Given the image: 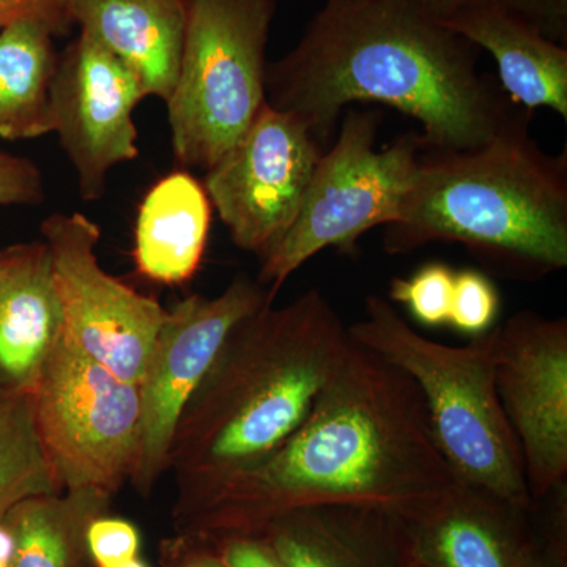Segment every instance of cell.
Instances as JSON below:
<instances>
[{
	"label": "cell",
	"mask_w": 567,
	"mask_h": 567,
	"mask_svg": "<svg viewBox=\"0 0 567 567\" xmlns=\"http://www.w3.org/2000/svg\"><path fill=\"white\" fill-rule=\"evenodd\" d=\"M456 483L415 382L349 334L290 439L174 516L178 532L208 539L260 535L278 517L324 505L371 507L406 522Z\"/></svg>",
	"instance_id": "cell-1"
},
{
	"label": "cell",
	"mask_w": 567,
	"mask_h": 567,
	"mask_svg": "<svg viewBox=\"0 0 567 567\" xmlns=\"http://www.w3.org/2000/svg\"><path fill=\"white\" fill-rule=\"evenodd\" d=\"M477 48L420 0H327L300 41L267 66V103L328 144L353 103L415 118L424 148L470 151L520 112L477 69Z\"/></svg>",
	"instance_id": "cell-2"
},
{
	"label": "cell",
	"mask_w": 567,
	"mask_h": 567,
	"mask_svg": "<svg viewBox=\"0 0 567 567\" xmlns=\"http://www.w3.org/2000/svg\"><path fill=\"white\" fill-rule=\"evenodd\" d=\"M349 330L320 290L246 316L186 402L171 447L175 513L270 456L305 423Z\"/></svg>",
	"instance_id": "cell-3"
},
{
	"label": "cell",
	"mask_w": 567,
	"mask_h": 567,
	"mask_svg": "<svg viewBox=\"0 0 567 567\" xmlns=\"http://www.w3.org/2000/svg\"><path fill=\"white\" fill-rule=\"evenodd\" d=\"M528 123L520 111L470 151L423 147L398 221L385 227V251L458 244L506 278L537 281L565 270L567 152L548 155Z\"/></svg>",
	"instance_id": "cell-4"
},
{
	"label": "cell",
	"mask_w": 567,
	"mask_h": 567,
	"mask_svg": "<svg viewBox=\"0 0 567 567\" xmlns=\"http://www.w3.org/2000/svg\"><path fill=\"white\" fill-rule=\"evenodd\" d=\"M364 311L347 328L350 338L415 382L435 445L456 481L533 513L524 458L496 390L499 328L453 347L417 333L379 295L365 298Z\"/></svg>",
	"instance_id": "cell-5"
},
{
	"label": "cell",
	"mask_w": 567,
	"mask_h": 567,
	"mask_svg": "<svg viewBox=\"0 0 567 567\" xmlns=\"http://www.w3.org/2000/svg\"><path fill=\"white\" fill-rule=\"evenodd\" d=\"M275 0H186L181 69L166 102L175 159L208 171L267 104Z\"/></svg>",
	"instance_id": "cell-6"
},
{
	"label": "cell",
	"mask_w": 567,
	"mask_h": 567,
	"mask_svg": "<svg viewBox=\"0 0 567 567\" xmlns=\"http://www.w3.org/2000/svg\"><path fill=\"white\" fill-rule=\"evenodd\" d=\"M382 117L350 110L333 147L320 156L300 212L281 241L260 260L259 281L271 297L306 260L323 249L352 252L368 230L398 221L417 158L420 134L377 148Z\"/></svg>",
	"instance_id": "cell-7"
},
{
	"label": "cell",
	"mask_w": 567,
	"mask_h": 567,
	"mask_svg": "<svg viewBox=\"0 0 567 567\" xmlns=\"http://www.w3.org/2000/svg\"><path fill=\"white\" fill-rule=\"evenodd\" d=\"M32 393L41 442L63 492L118 494L140 451L137 385L62 336Z\"/></svg>",
	"instance_id": "cell-8"
},
{
	"label": "cell",
	"mask_w": 567,
	"mask_h": 567,
	"mask_svg": "<svg viewBox=\"0 0 567 567\" xmlns=\"http://www.w3.org/2000/svg\"><path fill=\"white\" fill-rule=\"evenodd\" d=\"M275 298L259 281L237 276L215 298L189 295L166 311L137 390L140 451L130 483L151 496L169 470L171 447L183 409L235 324Z\"/></svg>",
	"instance_id": "cell-9"
},
{
	"label": "cell",
	"mask_w": 567,
	"mask_h": 567,
	"mask_svg": "<svg viewBox=\"0 0 567 567\" xmlns=\"http://www.w3.org/2000/svg\"><path fill=\"white\" fill-rule=\"evenodd\" d=\"M40 234L50 249L63 336L137 385L166 309L104 270L96 254L102 230L82 213H52Z\"/></svg>",
	"instance_id": "cell-10"
},
{
	"label": "cell",
	"mask_w": 567,
	"mask_h": 567,
	"mask_svg": "<svg viewBox=\"0 0 567 567\" xmlns=\"http://www.w3.org/2000/svg\"><path fill=\"white\" fill-rule=\"evenodd\" d=\"M323 152L303 123L267 103L237 144L205 171V193L238 248L262 260L282 240Z\"/></svg>",
	"instance_id": "cell-11"
},
{
	"label": "cell",
	"mask_w": 567,
	"mask_h": 567,
	"mask_svg": "<svg viewBox=\"0 0 567 567\" xmlns=\"http://www.w3.org/2000/svg\"><path fill=\"white\" fill-rule=\"evenodd\" d=\"M498 328L496 390L536 506L566 487L567 319L520 311Z\"/></svg>",
	"instance_id": "cell-12"
},
{
	"label": "cell",
	"mask_w": 567,
	"mask_h": 567,
	"mask_svg": "<svg viewBox=\"0 0 567 567\" xmlns=\"http://www.w3.org/2000/svg\"><path fill=\"white\" fill-rule=\"evenodd\" d=\"M144 100L132 71L84 33L59 54L51 133L73 166L84 203L102 199L111 171L140 156L134 110Z\"/></svg>",
	"instance_id": "cell-13"
},
{
	"label": "cell",
	"mask_w": 567,
	"mask_h": 567,
	"mask_svg": "<svg viewBox=\"0 0 567 567\" xmlns=\"http://www.w3.org/2000/svg\"><path fill=\"white\" fill-rule=\"evenodd\" d=\"M532 514L457 481L440 502L404 525L421 567H514L535 535Z\"/></svg>",
	"instance_id": "cell-14"
},
{
	"label": "cell",
	"mask_w": 567,
	"mask_h": 567,
	"mask_svg": "<svg viewBox=\"0 0 567 567\" xmlns=\"http://www.w3.org/2000/svg\"><path fill=\"white\" fill-rule=\"evenodd\" d=\"M259 536L282 567L413 565L404 520L371 507H305L276 518Z\"/></svg>",
	"instance_id": "cell-15"
},
{
	"label": "cell",
	"mask_w": 567,
	"mask_h": 567,
	"mask_svg": "<svg viewBox=\"0 0 567 567\" xmlns=\"http://www.w3.org/2000/svg\"><path fill=\"white\" fill-rule=\"evenodd\" d=\"M62 336L48 245L35 240L0 249V385L32 391Z\"/></svg>",
	"instance_id": "cell-16"
},
{
	"label": "cell",
	"mask_w": 567,
	"mask_h": 567,
	"mask_svg": "<svg viewBox=\"0 0 567 567\" xmlns=\"http://www.w3.org/2000/svg\"><path fill=\"white\" fill-rule=\"evenodd\" d=\"M69 13L81 33L132 71L145 99L169 100L185 43L186 0H69Z\"/></svg>",
	"instance_id": "cell-17"
},
{
	"label": "cell",
	"mask_w": 567,
	"mask_h": 567,
	"mask_svg": "<svg viewBox=\"0 0 567 567\" xmlns=\"http://www.w3.org/2000/svg\"><path fill=\"white\" fill-rule=\"evenodd\" d=\"M442 22L495 59L502 89L514 103L529 111L548 107L567 121V48L492 0H477Z\"/></svg>",
	"instance_id": "cell-18"
},
{
	"label": "cell",
	"mask_w": 567,
	"mask_h": 567,
	"mask_svg": "<svg viewBox=\"0 0 567 567\" xmlns=\"http://www.w3.org/2000/svg\"><path fill=\"white\" fill-rule=\"evenodd\" d=\"M212 208L203 183L188 171L159 178L145 193L134 226L140 275L164 286L192 281L207 249Z\"/></svg>",
	"instance_id": "cell-19"
},
{
	"label": "cell",
	"mask_w": 567,
	"mask_h": 567,
	"mask_svg": "<svg viewBox=\"0 0 567 567\" xmlns=\"http://www.w3.org/2000/svg\"><path fill=\"white\" fill-rule=\"evenodd\" d=\"M55 35L43 22H13L0 31V137L51 134V89L58 70Z\"/></svg>",
	"instance_id": "cell-20"
},
{
	"label": "cell",
	"mask_w": 567,
	"mask_h": 567,
	"mask_svg": "<svg viewBox=\"0 0 567 567\" xmlns=\"http://www.w3.org/2000/svg\"><path fill=\"white\" fill-rule=\"evenodd\" d=\"M110 503L91 491L24 499L3 517L13 539L10 567H87L89 525Z\"/></svg>",
	"instance_id": "cell-21"
},
{
	"label": "cell",
	"mask_w": 567,
	"mask_h": 567,
	"mask_svg": "<svg viewBox=\"0 0 567 567\" xmlns=\"http://www.w3.org/2000/svg\"><path fill=\"white\" fill-rule=\"evenodd\" d=\"M62 492L41 442L32 391L0 385V520L24 499Z\"/></svg>",
	"instance_id": "cell-22"
},
{
	"label": "cell",
	"mask_w": 567,
	"mask_h": 567,
	"mask_svg": "<svg viewBox=\"0 0 567 567\" xmlns=\"http://www.w3.org/2000/svg\"><path fill=\"white\" fill-rule=\"evenodd\" d=\"M454 271L442 262L421 267L410 278H395L390 286V298L405 305L417 322L440 327L450 319Z\"/></svg>",
	"instance_id": "cell-23"
},
{
	"label": "cell",
	"mask_w": 567,
	"mask_h": 567,
	"mask_svg": "<svg viewBox=\"0 0 567 567\" xmlns=\"http://www.w3.org/2000/svg\"><path fill=\"white\" fill-rule=\"evenodd\" d=\"M499 298L494 284L477 270L454 275L447 323L465 334L481 336L491 330L498 315Z\"/></svg>",
	"instance_id": "cell-24"
},
{
	"label": "cell",
	"mask_w": 567,
	"mask_h": 567,
	"mask_svg": "<svg viewBox=\"0 0 567 567\" xmlns=\"http://www.w3.org/2000/svg\"><path fill=\"white\" fill-rule=\"evenodd\" d=\"M89 554L96 567H107L140 557L141 535L132 522L100 516L89 525Z\"/></svg>",
	"instance_id": "cell-25"
},
{
	"label": "cell",
	"mask_w": 567,
	"mask_h": 567,
	"mask_svg": "<svg viewBox=\"0 0 567 567\" xmlns=\"http://www.w3.org/2000/svg\"><path fill=\"white\" fill-rule=\"evenodd\" d=\"M44 200L47 186L40 167L0 148V207H35Z\"/></svg>",
	"instance_id": "cell-26"
},
{
	"label": "cell",
	"mask_w": 567,
	"mask_h": 567,
	"mask_svg": "<svg viewBox=\"0 0 567 567\" xmlns=\"http://www.w3.org/2000/svg\"><path fill=\"white\" fill-rule=\"evenodd\" d=\"M511 17L554 43L567 47V0H492Z\"/></svg>",
	"instance_id": "cell-27"
},
{
	"label": "cell",
	"mask_w": 567,
	"mask_h": 567,
	"mask_svg": "<svg viewBox=\"0 0 567 567\" xmlns=\"http://www.w3.org/2000/svg\"><path fill=\"white\" fill-rule=\"evenodd\" d=\"M24 20L43 22L55 37L65 35L73 28L69 0H0V31Z\"/></svg>",
	"instance_id": "cell-28"
},
{
	"label": "cell",
	"mask_w": 567,
	"mask_h": 567,
	"mask_svg": "<svg viewBox=\"0 0 567 567\" xmlns=\"http://www.w3.org/2000/svg\"><path fill=\"white\" fill-rule=\"evenodd\" d=\"M208 540L227 567H282L274 548L262 536L230 535L212 537Z\"/></svg>",
	"instance_id": "cell-29"
},
{
	"label": "cell",
	"mask_w": 567,
	"mask_h": 567,
	"mask_svg": "<svg viewBox=\"0 0 567 567\" xmlns=\"http://www.w3.org/2000/svg\"><path fill=\"white\" fill-rule=\"evenodd\" d=\"M163 567H227L215 546L205 537L178 533L162 546Z\"/></svg>",
	"instance_id": "cell-30"
},
{
	"label": "cell",
	"mask_w": 567,
	"mask_h": 567,
	"mask_svg": "<svg viewBox=\"0 0 567 567\" xmlns=\"http://www.w3.org/2000/svg\"><path fill=\"white\" fill-rule=\"evenodd\" d=\"M565 554L554 550L535 535L525 544L514 567H567Z\"/></svg>",
	"instance_id": "cell-31"
},
{
	"label": "cell",
	"mask_w": 567,
	"mask_h": 567,
	"mask_svg": "<svg viewBox=\"0 0 567 567\" xmlns=\"http://www.w3.org/2000/svg\"><path fill=\"white\" fill-rule=\"evenodd\" d=\"M420 2L429 13L434 14L436 20L445 21L477 0H420Z\"/></svg>",
	"instance_id": "cell-32"
},
{
	"label": "cell",
	"mask_w": 567,
	"mask_h": 567,
	"mask_svg": "<svg viewBox=\"0 0 567 567\" xmlns=\"http://www.w3.org/2000/svg\"><path fill=\"white\" fill-rule=\"evenodd\" d=\"M11 551H13V539L6 522L0 520V567H10Z\"/></svg>",
	"instance_id": "cell-33"
},
{
	"label": "cell",
	"mask_w": 567,
	"mask_h": 567,
	"mask_svg": "<svg viewBox=\"0 0 567 567\" xmlns=\"http://www.w3.org/2000/svg\"><path fill=\"white\" fill-rule=\"evenodd\" d=\"M107 567H148L147 563L140 557L128 559V561L118 563V565Z\"/></svg>",
	"instance_id": "cell-34"
},
{
	"label": "cell",
	"mask_w": 567,
	"mask_h": 567,
	"mask_svg": "<svg viewBox=\"0 0 567 567\" xmlns=\"http://www.w3.org/2000/svg\"><path fill=\"white\" fill-rule=\"evenodd\" d=\"M412 567H421L420 565H417V563L415 561V559H413V565Z\"/></svg>",
	"instance_id": "cell-35"
}]
</instances>
